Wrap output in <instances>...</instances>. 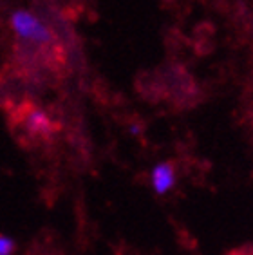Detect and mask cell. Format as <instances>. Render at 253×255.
Instances as JSON below:
<instances>
[{
    "mask_svg": "<svg viewBox=\"0 0 253 255\" xmlns=\"http://www.w3.org/2000/svg\"><path fill=\"white\" fill-rule=\"evenodd\" d=\"M16 250V243L9 236L0 234V255H13Z\"/></svg>",
    "mask_w": 253,
    "mask_h": 255,
    "instance_id": "4",
    "label": "cell"
},
{
    "mask_svg": "<svg viewBox=\"0 0 253 255\" xmlns=\"http://www.w3.org/2000/svg\"><path fill=\"white\" fill-rule=\"evenodd\" d=\"M11 31L24 42L38 45H47L53 42V31L27 9H15L9 16Z\"/></svg>",
    "mask_w": 253,
    "mask_h": 255,
    "instance_id": "1",
    "label": "cell"
},
{
    "mask_svg": "<svg viewBox=\"0 0 253 255\" xmlns=\"http://www.w3.org/2000/svg\"><path fill=\"white\" fill-rule=\"evenodd\" d=\"M25 123H27V128H29L33 134H38V136H45V134L51 132L53 128V123L49 120V116L40 111V109H33L27 118H25Z\"/></svg>",
    "mask_w": 253,
    "mask_h": 255,
    "instance_id": "3",
    "label": "cell"
},
{
    "mask_svg": "<svg viewBox=\"0 0 253 255\" xmlns=\"http://www.w3.org/2000/svg\"><path fill=\"white\" fill-rule=\"evenodd\" d=\"M177 183V174H175L174 163L161 161L150 170V185L157 196H165Z\"/></svg>",
    "mask_w": 253,
    "mask_h": 255,
    "instance_id": "2",
    "label": "cell"
}]
</instances>
